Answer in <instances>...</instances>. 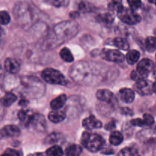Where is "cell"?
I'll list each match as a JSON object with an SVG mask.
<instances>
[{"label":"cell","mask_w":156,"mask_h":156,"mask_svg":"<svg viewBox=\"0 0 156 156\" xmlns=\"http://www.w3.org/2000/svg\"><path fill=\"white\" fill-rule=\"evenodd\" d=\"M92 64L87 62H77L70 69L72 79L79 83L86 84L92 82V79L98 76L94 72L95 67Z\"/></svg>","instance_id":"1"},{"label":"cell","mask_w":156,"mask_h":156,"mask_svg":"<svg viewBox=\"0 0 156 156\" xmlns=\"http://www.w3.org/2000/svg\"><path fill=\"white\" fill-rule=\"evenodd\" d=\"M79 29V25L74 21H66L59 23L55 25L53 29V34L55 42L58 41L59 45L66 41H68L77 34ZM55 46L56 47V43Z\"/></svg>","instance_id":"2"},{"label":"cell","mask_w":156,"mask_h":156,"mask_svg":"<svg viewBox=\"0 0 156 156\" xmlns=\"http://www.w3.org/2000/svg\"><path fill=\"white\" fill-rule=\"evenodd\" d=\"M81 142L85 149L92 152L101 150L105 146V140L102 138L101 136L88 131L82 133Z\"/></svg>","instance_id":"3"},{"label":"cell","mask_w":156,"mask_h":156,"mask_svg":"<svg viewBox=\"0 0 156 156\" xmlns=\"http://www.w3.org/2000/svg\"><path fill=\"white\" fill-rule=\"evenodd\" d=\"M43 79L45 82L53 85H66L68 82L66 79L65 76L58 70L52 68L45 69L41 73Z\"/></svg>","instance_id":"4"},{"label":"cell","mask_w":156,"mask_h":156,"mask_svg":"<svg viewBox=\"0 0 156 156\" xmlns=\"http://www.w3.org/2000/svg\"><path fill=\"white\" fill-rule=\"evenodd\" d=\"M117 16L122 22L129 25H134L138 24L141 21V17L134 9L131 8L123 7L122 10L117 12Z\"/></svg>","instance_id":"5"},{"label":"cell","mask_w":156,"mask_h":156,"mask_svg":"<svg viewBox=\"0 0 156 156\" xmlns=\"http://www.w3.org/2000/svg\"><path fill=\"white\" fill-rule=\"evenodd\" d=\"M134 89L140 95H149L153 91V83L146 78L139 79L134 85Z\"/></svg>","instance_id":"6"},{"label":"cell","mask_w":156,"mask_h":156,"mask_svg":"<svg viewBox=\"0 0 156 156\" xmlns=\"http://www.w3.org/2000/svg\"><path fill=\"white\" fill-rule=\"evenodd\" d=\"M102 59L112 62H123L125 59L124 55L120 51L111 49H104L101 53Z\"/></svg>","instance_id":"7"},{"label":"cell","mask_w":156,"mask_h":156,"mask_svg":"<svg viewBox=\"0 0 156 156\" xmlns=\"http://www.w3.org/2000/svg\"><path fill=\"white\" fill-rule=\"evenodd\" d=\"M155 68V64L151 59H143L140 60L136 67V71L143 78H146L149 76V73L153 71Z\"/></svg>","instance_id":"8"},{"label":"cell","mask_w":156,"mask_h":156,"mask_svg":"<svg viewBox=\"0 0 156 156\" xmlns=\"http://www.w3.org/2000/svg\"><path fill=\"white\" fill-rule=\"evenodd\" d=\"M96 97L98 100L105 103L113 105L117 103V99L114 98V94L108 89H100L96 92Z\"/></svg>","instance_id":"9"},{"label":"cell","mask_w":156,"mask_h":156,"mask_svg":"<svg viewBox=\"0 0 156 156\" xmlns=\"http://www.w3.org/2000/svg\"><path fill=\"white\" fill-rule=\"evenodd\" d=\"M30 126L37 131H44L46 129L45 118L41 114H34L30 121Z\"/></svg>","instance_id":"10"},{"label":"cell","mask_w":156,"mask_h":156,"mask_svg":"<svg viewBox=\"0 0 156 156\" xmlns=\"http://www.w3.org/2000/svg\"><path fill=\"white\" fill-rule=\"evenodd\" d=\"M21 134V130L15 125H7L1 129V138L5 137H18Z\"/></svg>","instance_id":"11"},{"label":"cell","mask_w":156,"mask_h":156,"mask_svg":"<svg viewBox=\"0 0 156 156\" xmlns=\"http://www.w3.org/2000/svg\"><path fill=\"white\" fill-rule=\"evenodd\" d=\"M82 126L87 129H94L101 128L102 123L100 120H98L94 116L91 115L87 118L84 119L82 121Z\"/></svg>","instance_id":"12"},{"label":"cell","mask_w":156,"mask_h":156,"mask_svg":"<svg viewBox=\"0 0 156 156\" xmlns=\"http://www.w3.org/2000/svg\"><path fill=\"white\" fill-rule=\"evenodd\" d=\"M4 66L6 71L11 74H15L20 70V63L18 61L12 58H8L5 60Z\"/></svg>","instance_id":"13"},{"label":"cell","mask_w":156,"mask_h":156,"mask_svg":"<svg viewBox=\"0 0 156 156\" xmlns=\"http://www.w3.org/2000/svg\"><path fill=\"white\" fill-rule=\"evenodd\" d=\"M119 97L121 99L122 101L125 103H132L135 98V94L134 91L130 88H121L119 91Z\"/></svg>","instance_id":"14"},{"label":"cell","mask_w":156,"mask_h":156,"mask_svg":"<svg viewBox=\"0 0 156 156\" xmlns=\"http://www.w3.org/2000/svg\"><path fill=\"white\" fill-rule=\"evenodd\" d=\"M97 21L105 26H110L113 24L114 21V16L111 12H103L100 13L96 17Z\"/></svg>","instance_id":"15"},{"label":"cell","mask_w":156,"mask_h":156,"mask_svg":"<svg viewBox=\"0 0 156 156\" xmlns=\"http://www.w3.org/2000/svg\"><path fill=\"white\" fill-rule=\"evenodd\" d=\"M66 117V115L65 113L63 111H59V110H53L48 114L49 120L54 123H58L63 121Z\"/></svg>","instance_id":"16"},{"label":"cell","mask_w":156,"mask_h":156,"mask_svg":"<svg viewBox=\"0 0 156 156\" xmlns=\"http://www.w3.org/2000/svg\"><path fill=\"white\" fill-rule=\"evenodd\" d=\"M33 115V113L29 110H21L18 113V119L25 126H28L30 124V121H31Z\"/></svg>","instance_id":"17"},{"label":"cell","mask_w":156,"mask_h":156,"mask_svg":"<svg viewBox=\"0 0 156 156\" xmlns=\"http://www.w3.org/2000/svg\"><path fill=\"white\" fill-rule=\"evenodd\" d=\"M67 97L66 94H60V95H59L57 98L53 99L50 102V107H51V108L53 110H59L61 108H62L64 106Z\"/></svg>","instance_id":"18"},{"label":"cell","mask_w":156,"mask_h":156,"mask_svg":"<svg viewBox=\"0 0 156 156\" xmlns=\"http://www.w3.org/2000/svg\"><path fill=\"white\" fill-rule=\"evenodd\" d=\"M123 140V136L120 131H113L110 135L109 142L113 146H119Z\"/></svg>","instance_id":"19"},{"label":"cell","mask_w":156,"mask_h":156,"mask_svg":"<svg viewBox=\"0 0 156 156\" xmlns=\"http://www.w3.org/2000/svg\"><path fill=\"white\" fill-rule=\"evenodd\" d=\"M62 138H63L62 134L60 133H53L50 134L46 137L44 143L48 145H55L56 143L60 142Z\"/></svg>","instance_id":"20"},{"label":"cell","mask_w":156,"mask_h":156,"mask_svg":"<svg viewBox=\"0 0 156 156\" xmlns=\"http://www.w3.org/2000/svg\"><path fill=\"white\" fill-rule=\"evenodd\" d=\"M113 45L117 47V48L123 50H128L129 47V44L128 41H126L125 38L121 37H118L113 40Z\"/></svg>","instance_id":"21"},{"label":"cell","mask_w":156,"mask_h":156,"mask_svg":"<svg viewBox=\"0 0 156 156\" xmlns=\"http://www.w3.org/2000/svg\"><path fill=\"white\" fill-rule=\"evenodd\" d=\"M82 152V148L79 145L73 144L69 146L66 149V155L69 156H78Z\"/></svg>","instance_id":"22"},{"label":"cell","mask_w":156,"mask_h":156,"mask_svg":"<svg viewBox=\"0 0 156 156\" xmlns=\"http://www.w3.org/2000/svg\"><path fill=\"white\" fill-rule=\"evenodd\" d=\"M140 57V53L138 50H131L128 51L127 54H126V62L129 64V65H133L137 61L139 60Z\"/></svg>","instance_id":"23"},{"label":"cell","mask_w":156,"mask_h":156,"mask_svg":"<svg viewBox=\"0 0 156 156\" xmlns=\"http://www.w3.org/2000/svg\"><path fill=\"white\" fill-rule=\"evenodd\" d=\"M17 100V96L13 93L7 92L2 98V104L4 107H10L12 104L15 103Z\"/></svg>","instance_id":"24"},{"label":"cell","mask_w":156,"mask_h":156,"mask_svg":"<svg viewBox=\"0 0 156 156\" xmlns=\"http://www.w3.org/2000/svg\"><path fill=\"white\" fill-rule=\"evenodd\" d=\"M59 56H60V57L62 58L65 62H72L74 60L73 55L72 54L69 49L66 48V47H64V48H62V50H61V51L59 52Z\"/></svg>","instance_id":"25"},{"label":"cell","mask_w":156,"mask_h":156,"mask_svg":"<svg viewBox=\"0 0 156 156\" xmlns=\"http://www.w3.org/2000/svg\"><path fill=\"white\" fill-rule=\"evenodd\" d=\"M46 154L50 156H61L63 155V152L60 146L57 145H53L46 151Z\"/></svg>","instance_id":"26"},{"label":"cell","mask_w":156,"mask_h":156,"mask_svg":"<svg viewBox=\"0 0 156 156\" xmlns=\"http://www.w3.org/2000/svg\"><path fill=\"white\" fill-rule=\"evenodd\" d=\"M145 46L149 52H154L156 50V37H148L145 41Z\"/></svg>","instance_id":"27"},{"label":"cell","mask_w":156,"mask_h":156,"mask_svg":"<svg viewBox=\"0 0 156 156\" xmlns=\"http://www.w3.org/2000/svg\"><path fill=\"white\" fill-rule=\"evenodd\" d=\"M108 9L111 11H116L117 13L119 12L123 9L122 0H111L108 4Z\"/></svg>","instance_id":"28"},{"label":"cell","mask_w":156,"mask_h":156,"mask_svg":"<svg viewBox=\"0 0 156 156\" xmlns=\"http://www.w3.org/2000/svg\"><path fill=\"white\" fill-rule=\"evenodd\" d=\"M94 6L88 2L82 1L79 4V11L82 13H88L93 11Z\"/></svg>","instance_id":"29"},{"label":"cell","mask_w":156,"mask_h":156,"mask_svg":"<svg viewBox=\"0 0 156 156\" xmlns=\"http://www.w3.org/2000/svg\"><path fill=\"white\" fill-rule=\"evenodd\" d=\"M44 2L55 7H66L69 3V0H44Z\"/></svg>","instance_id":"30"},{"label":"cell","mask_w":156,"mask_h":156,"mask_svg":"<svg viewBox=\"0 0 156 156\" xmlns=\"http://www.w3.org/2000/svg\"><path fill=\"white\" fill-rule=\"evenodd\" d=\"M119 155H136L138 152L134 147H126L122 149L118 153Z\"/></svg>","instance_id":"31"},{"label":"cell","mask_w":156,"mask_h":156,"mask_svg":"<svg viewBox=\"0 0 156 156\" xmlns=\"http://www.w3.org/2000/svg\"><path fill=\"white\" fill-rule=\"evenodd\" d=\"M0 17H1V23L3 25H6L10 22V15L6 11H2L1 13H0Z\"/></svg>","instance_id":"32"},{"label":"cell","mask_w":156,"mask_h":156,"mask_svg":"<svg viewBox=\"0 0 156 156\" xmlns=\"http://www.w3.org/2000/svg\"><path fill=\"white\" fill-rule=\"evenodd\" d=\"M129 6L131 9L136 10L142 7V1L141 0H127Z\"/></svg>","instance_id":"33"},{"label":"cell","mask_w":156,"mask_h":156,"mask_svg":"<svg viewBox=\"0 0 156 156\" xmlns=\"http://www.w3.org/2000/svg\"><path fill=\"white\" fill-rule=\"evenodd\" d=\"M143 120H144L146 126H152L155 123L153 117L149 114H146L143 115Z\"/></svg>","instance_id":"34"},{"label":"cell","mask_w":156,"mask_h":156,"mask_svg":"<svg viewBox=\"0 0 156 156\" xmlns=\"http://www.w3.org/2000/svg\"><path fill=\"white\" fill-rule=\"evenodd\" d=\"M131 124L133 126H146V123H145L144 120L143 119H140V118H136L134 120H132L130 121Z\"/></svg>","instance_id":"35"},{"label":"cell","mask_w":156,"mask_h":156,"mask_svg":"<svg viewBox=\"0 0 156 156\" xmlns=\"http://www.w3.org/2000/svg\"><path fill=\"white\" fill-rule=\"evenodd\" d=\"M19 155H20L19 152H17L16 150L8 149L5 151V152L2 155V156H18Z\"/></svg>","instance_id":"36"},{"label":"cell","mask_w":156,"mask_h":156,"mask_svg":"<svg viewBox=\"0 0 156 156\" xmlns=\"http://www.w3.org/2000/svg\"><path fill=\"white\" fill-rule=\"evenodd\" d=\"M122 114H124V115H128V116H132L133 115V111L132 110H130L128 108H122L121 111H120Z\"/></svg>","instance_id":"37"},{"label":"cell","mask_w":156,"mask_h":156,"mask_svg":"<svg viewBox=\"0 0 156 156\" xmlns=\"http://www.w3.org/2000/svg\"><path fill=\"white\" fill-rule=\"evenodd\" d=\"M115 126H116L115 122L111 121V122H110V123H107V124L105 125V129H108V130H111V129H112L113 128L115 127Z\"/></svg>","instance_id":"38"},{"label":"cell","mask_w":156,"mask_h":156,"mask_svg":"<svg viewBox=\"0 0 156 156\" xmlns=\"http://www.w3.org/2000/svg\"><path fill=\"white\" fill-rule=\"evenodd\" d=\"M29 101L27 100H26V99L23 98V99H21V100L19 101V102H18V105H20V106L23 107V108H25V107L27 106V105H28Z\"/></svg>","instance_id":"39"},{"label":"cell","mask_w":156,"mask_h":156,"mask_svg":"<svg viewBox=\"0 0 156 156\" xmlns=\"http://www.w3.org/2000/svg\"><path fill=\"white\" fill-rule=\"evenodd\" d=\"M153 91L156 94V82L153 83Z\"/></svg>","instance_id":"40"},{"label":"cell","mask_w":156,"mask_h":156,"mask_svg":"<svg viewBox=\"0 0 156 156\" xmlns=\"http://www.w3.org/2000/svg\"><path fill=\"white\" fill-rule=\"evenodd\" d=\"M149 2L150 3H152V4H154L156 6V0H149Z\"/></svg>","instance_id":"41"},{"label":"cell","mask_w":156,"mask_h":156,"mask_svg":"<svg viewBox=\"0 0 156 156\" xmlns=\"http://www.w3.org/2000/svg\"><path fill=\"white\" fill-rule=\"evenodd\" d=\"M154 76H155V78L156 79V70L155 72H154Z\"/></svg>","instance_id":"42"},{"label":"cell","mask_w":156,"mask_h":156,"mask_svg":"<svg viewBox=\"0 0 156 156\" xmlns=\"http://www.w3.org/2000/svg\"><path fill=\"white\" fill-rule=\"evenodd\" d=\"M155 36H156V29L155 30Z\"/></svg>","instance_id":"43"},{"label":"cell","mask_w":156,"mask_h":156,"mask_svg":"<svg viewBox=\"0 0 156 156\" xmlns=\"http://www.w3.org/2000/svg\"><path fill=\"white\" fill-rule=\"evenodd\" d=\"M155 57H156V56H155Z\"/></svg>","instance_id":"44"}]
</instances>
